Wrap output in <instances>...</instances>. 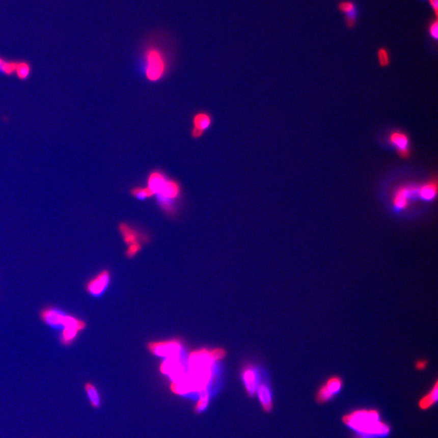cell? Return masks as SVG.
Segmentation results:
<instances>
[{
    "label": "cell",
    "mask_w": 438,
    "mask_h": 438,
    "mask_svg": "<svg viewBox=\"0 0 438 438\" xmlns=\"http://www.w3.org/2000/svg\"><path fill=\"white\" fill-rule=\"evenodd\" d=\"M343 422L361 438H385L391 428L380 418L376 409H359L343 416Z\"/></svg>",
    "instance_id": "obj_1"
},
{
    "label": "cell",
    "mask_w": 438,
    "mask_h": 438,
    "mask_svg": "<svg viewBox=\"0 0 438 438\" xmlns=\"http://www.w3.org/2000/svg\"><path fill=\"white\" fill-rule=\"evenodd\" d=\"M145 73L148 80L157 82L163 78L168 68L167 54L155 44H150L144 50Z\"/></svg>",
    "instance_id": "obj_2"
},
{
    "label": "cell",
    "mask_w": 438,
    "mask_h": 438,
    "mask_svg": "<svg viewBox=\"0 0 438 438\" xmlns=\"http://www.w3.org/2000/svg\"><path fill=\"white\" fill-rule=\"evenodd\" d=\"M150 189L157 195L159 205L167 212H172V201L180 195V186L175 179H169L165 174L157 175L150 183Z\"/></svg>",
    "instance_id": "obj_3"
},
{
    "label": "cell",
    "mask_w": 438,
    "mask_h": 438,
    "mask_svg": "<svg viewBox=\"0 0 438 438\" xmlns=\"http://www.w3.org/2000/svg\"><path fill=\"white\" fill-rule=\"evenodd\" d=\"M150 351L158 357L167 359L179 358L181 351V345L176 341H171L166 343H151L149 345Z\"/></svg>",
    "instance_id": "obj_4"
},
{
    "label": "cell",
    "mask_w": 438,
    "mask_h": 438,
    "mask_svg": "<svg viewBox=\"0 0 438 438\" xmlns=\"http://www.w3.org/2000/svg\"><path fill=\"white\" fill-rule=\"evenodd\" d=\"M388 141L396 149L398 156L402 159L410 157V139L407 134L401 131H392L389 135Z\"/></svg>",
    "instance_id": "obj_5"
},
{
    "label": "cell",
    "mask_w": 438,
    "mask_h": 438,
    "mask_svg": "<svg viewBox=\"0 0 438 438\" xmlns=\"http://www.w3.org/2000/svg\"><path fill=\"white\" fill-rule=\"evenodd\" d=\"M86 324L84 321L78 320L76 317L69 315L68 321L66 322L65 326L62 330L61 342L64 345H69L75 341L79 333L84 330Z\"/></svg>",
    "instance_id": "obj_6"
},
{
    "label": "cell",
    "mask_w": 438,
    "mask_h": 438,
    "mask_svg": "<svg viewBox=\"0 0 438 438\" xmlns=\"http://www.w3.org/2000/svg\"><path fill=\"white\" fill-rule=\"evenodd\" d=\"M417 186H402L394 194L393 204L398 210L406 209L409 205L410 198L417 196Z\"/></svg>",
    "instance_id": "obj_7"
},
{
    "label": "cell",
    "mask_w": 438,
    "mask_h": 438,
    "mask_svg": "<svg viewBox=\"0 0 438 438\" xmlns=\"http://www.w3.org/2000/svg\"><path fill=\"white\" fill-rule=\"evenodd\" d=\"M160 370L163 374L169 375L174 381L185 377V369L179 358L167 359L161 365Z\"/></svg>",
    "instance_id": "obj_8"
},
{
    "label": "cell",
    "mask_w": 438,
    "mask_h": 438,
    "mask_svg": "<svg viewBox=\"0 0 438 438\" xmlns=\"http://www.w3.org/2000/svg\"><path fill=\"white\" fill-rule=\"evenodd\" d=\"M69 315L65 314L59 309H49L42 313V318L49 326L56 328H64Z\"/></svg>",
    "instance_id": "obj_9"
},
{
    "label": "cell",
    "mask_w": 438,
    "mask_h": 438,
    "mask_svg": "<svg viewBox=\"0 0 438 438\" xmlns=\"http://www.w3.org/2000/svg\"><path fill=\"white\" fill-rule=\"evenodd\" d=\"M243 381L249 397L254 396L259 386V375L253 367L245 368L243 372Z\"/></svg>",
    "instance_id": "obj_10"
},
{
    "label": "cell",
    "mask_w": 438,
    "mask_h": 438,
    "mask_svg": "<svg viewBox=\"0 0 438 438\" xmlns=\"http://www.w3.org/2000/svg\"><path fill=\"white\" fill-rule=\"evenodd\" d=\"M110 283V275L107 271H103L102 273L93 279L89 283L87 290L90 294L94 296H98L103 293Z\"/></svg>",
    "instance_id": "obj_11"
},
{
    "label": "cell",
    "mask_w": 438,
    "mask_h": 438,
    "mask_svg": "<svg viewBox=\"0 0 438 438\" xmlns=\"http://www.w3.org/2000/svg\"><path fill=\"white\" fill-rule=\"evenodd\" d=\"M257 394L263 410L267 413H271V410H273V404L270 387L265 383H261L258 386Z\"/></svg>",
    "instance_id": "obj_12"
},
{
    "label": "cell",
    "mask_w": 438,
    "mask_h": 438,
    "mask_svg": "<svg viewBox=\"0 0 438 438\" xmlns=\"http://www.w3.org/2000/svg\"><path fill=\"white\" fill-rule=\"evenodd\" d=\"M437 194V182L436 179H432L430 181L423 184L422 186L418 187L417 196L420 199L424 201H430L436 198Z\"/></svg>",
    "instance_id": "obj_13"
},
{
    "label": "cell",
    "mask_w": 438,
    "mask_h": 438,
    "mask_svg": "<svg viewBox=\"0 0 438 438\" xmlns=\"http://www.w3.org/2000/svg\"><path fill=\"white\" fill-rule=\"evenodd\" d=\"M437 400L438 384L437 380H436L430 391L420 398L418 403L419 407H420V410H428V409L431 408L433 405L436 404Z\"/></svg>",
    "instance_id": "obj_14"
},
{
    "label": "cell",
    "mask_w": 438,
    "mask_h": 438,
    "mask_svg": "<svg viewBox=\"0 0 438 438\" xmlns=\"http://www.w3.org/2000/svg\"><path fill=\"white\" fill-rule=\"evenodd\" d=\"M193 124H194V128L205 131V130H207L211 126V116L206 112L197 113L193 119Z\"/></svg>",
    "instance_id": "obj_15"
},
{
    "label": "cell",
    "mask_w": 438,
    "mask_h": 438,
    "mask_svg": "<svg viewBox=\"0 0 438 438\" xmlns=\"http://www.w3.org/2000/svg\"><path fill=\"white\" fill-rule=\"evenodd\" d=\"M85 390L91 406L94 408H98L102 404V399L97 387L91 383H87L85 387Z\"/></svg>",
    "instance_id": "obj_16"
},
{
    "label": "cell",
    "mask_w": 438,
    "mask_h": 438,
    "mask_svg": "<svg viewBox=\"0 0 438 438\" xmlns=\"http://www.w3.org/2000/svg\"><path fill=\"white\" fill-rule=\"evenodd\" d=\"M323 385L325 386L327 391L331 393L333 396L335 397L342 391L343 387V380L339 376H333Z\"/></svg>",
    "instance_id": "obj_17"
},
{
    "label": "cell",
    "mask_w": 438,
    "mask_h": 438,
    "mask_svg": "<svg viewBox=\"0 0 438 438\" xmlns=\"http://www.w3.org/2000/svg\"><path fill=\"white\" fill-rule=\"evenodd\" d=\"M15 74L21 80H27L31 74V66L25 61L16 63Z\"/></svg>",
    "instance_id": "obj_18"
},
{
    "label": "cell",
    "mask_w": 438,
    "mask_h": 438,
    "mask_svg": "<svg viewBox=\"0 0 438 438\" xmlns=\"http://www.w3.org/2000/svg\"><path fill=\"white\" fill-rule=\"evenodd\" d=\"M337 8H338V10L342 14H343V16L350 14V13L354 12V11L359 10L357 4H355V2L352 1V0H343V1H341V2L338 4Z\"/></svg>",
    "instance_id": "obj_19"
},
{
    "label": "cell",
    "mask_w": 438,
    "mask_h": 438,
    "mask_svg": "<svg viewBox=\"0 0 438 438\" xmlns=\"http://www.w3.org/2000/svg\"><path fill=\"white\" fill-rule=\"evenodd\" d=\"M376 58L379 65L381 68H387L391 64V54L388 49L386 47H380L376 52Z\"/></svg>",
    "instance_id": "obj_20"
},
{
    "label": "cell",
    "mask_w": 438,
    "mask_h": 438,
    "mask_svg": "<svg viewBox=\"0 0 438 438\" xmlns=\"http://www.w3.org/2000/svg\"><path fill=\"white\" fill-rule=\"evenodd\" d=\"M16 63L14 61H8L5 59L0 57V73L7 76H12L16 71Z\"/></svg>",
    "instance_id": "obj_21"
},
{
    "label": "cell",
    "mask_w": 438,
    "mask_h": 438,
    "mask_svg": "<svg viewBox=\"0 0 438 438\" xmlns=\"http://www.w3.org/2000/svg\"><path fill=\"white\" fill-rule=\"evenodd\" d=\"M334 398H335V397L333 396L332 394L327 391L326 388H325L324 385H322V386L319 387L317 393H316V396H315L316 401H317L318 403H320V404L326 403V402L332 400Z\"/></svg>",
    "instance_id": "obj_22"
},
{
    "label": "cell",
    "mask_w": 438,
    "mask_h": 438,
    "mask_svg": "<svg viewBox=\"0 0 438 438\" xmlns=\"http://www.w3.org/2000/svg\"><path fill=\"white\" fill-rule=\"evenodd\" d=\"M120 231H121L122 234L124 235L126 243H129V244L139 243L138 242L136 235H135L133 230H131L128 226L125 225V224H121L120 225Z\"/></svg>",
    "instance_id": "obj_23"
},
{
    "label": "cell",
    "mask_w": 438,
    "mask_h": 438,
    "mask_svg": "<svg viewBox=\"0 0 438 438\" xmlns=\"http://www.w3.org/2000/svg\"><path fill=\"white\" fill-rule=\"evenodd\" d=\"M131 195L133 196V197H136L138 199L140 200L150 198V197H153V191H152L148 187H134V188H132V189L131 190Z\"/></svg>",
    "instance_id": "obj_24"
},
{
    "label": "cell",
    "mask_w": 438,
    "mask_h": 438,
    "mask_svg": "<svg viewBox=\"0 0 438 438\" xmlns=\"http://www.w3.org/2000/svg\"><path fill=\"white\" fill-rule=\"evenodd\" d=\"M209 402V394L207 391H203L201 393V397L197 404L195 406V413H201L207 408Z\"/></svg>",
    "instance_id": "obj_25"
},
{
    "label": "cell",
    "mask_w": 438,
    "mask_h": 438,
    "mask_svg": "<svg viewBox=\"0 0 438 438\" xmlns=\"http://www.w3.org/2000/svg\"><path fill=\"white\" fill-rule=\"evenodd\" d=\"M428 34H429V36L436 42L438 39V20L437 17H434V18L430 20V21L428 22Z\"/></svg>",
    "instance_id": "obj_26"
},
{
    "label": "cell",
    "mask_w": 438,
    "mask_h": 438,
    "mask_svg": "<svg viewBox=\"0 0 438 438\" xmlns=\"http://www.w3.org/2000/svg\"><path fill=\"white\" fill-rule=\"evenodd\" d=\"M140 249H141V246H140L139 243L130 244V247L129 249H128L127 255H128V257H132V256L135 255V253L139 251Z\"/></svg>",
    "instance_id": "obj_27"
},
{
    "label": "cell",
    "mask_w": 438,
    "mask_h": 438,
    "mask_svg": "<svg viewBox=\"0 0 438 438\" xmlns=\"http://www.w3.org/2000/svg\"><path fill=\"white\" fill-rule=\"evenodd\" d=\"M429 6L434 13V17H438V0H428Z\"/></svg>",
    "instance_id": "obj_28"
},
{
    "label": "cell",
    "mask_w": 438,
    "mask_h": 438,
    "mask_svg": "<svg viewBox=\"0 0 438 438\" xmlns=\"http://www.w3.org/2000/svg\"><path fill=\"white\" fill-rule=\"evenodd\" d=\"M205 133V131H201V130L197 129V128H193V130H191V136L194 138H200Z\"/></svg>",
    "instance_id": "obj_29"
},
{
    "label": "cell",
    "mask_w": 438,
    "mask_h": 438,
    "mask_svg": "<svg viewBox=\"0 0 438 438\" xmlns=\"http://www.w3.org/2000/svg\"><path fill=\"white\" fill-rule=\"evenodd\" d=\"M427 367V361L424 360H420L417 361L416 364V369L417 370H424Z\"/></svg>",
    "instance_id": "obj_30"
},
{
    "label": "cell",
    "mask_w": 438,
    "mask_h": 438,
    "mask_svg": "<svg viewBox=\"0 0 438 438\" xmlns=\"http://www.w3.org/2000/svg\"><path fill=\"white\" fill-rule=\"evenodd\" d=\"M421 1H425V0H421Z\"/></svg>",
    "instance_id": "obj_31"
}]
</instances>
